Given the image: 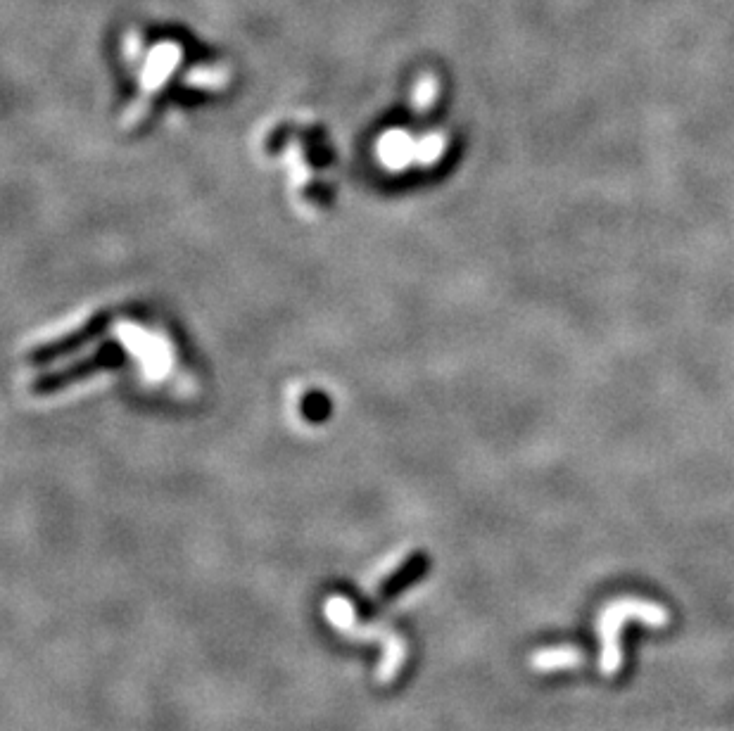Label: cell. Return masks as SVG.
<instances>
[{"mask_svg":"<svg viewBox=\"0 0 734 731\" xmlns=\"http://www.w3.org/2000/svg\"><path fill=\"white\" fill-rule=\"evenodd\" d=\"M628 620H639L649 627H663L670 622L668 610L658 603L642 599H616L609 603L599 615V637H601V675L613 677L620 670L623 656H620L618 634L620 625Z\"/></svg>","mask_w":734,"mask_h":731,"instance_id":"1","label":"cell"},{"mask_svg":"<svg viewBox=\"0 0 734 731\" xmlns=\"http://www.w3.org/2000/svg\"><path fill=\"white\" fill-rule=\"evenodd\" d=\"M428 570H430L428 553L426 551H414L407 558V561H404L400 568L392 572L388 580L381 584V589H378V601L390 603V601L400 599L404 591L414 587V584H419L423 577H426Z\"/></svg>","mask_w":734,"mask_h":731,"instance_id":"2","label":"cell"},{"mask_svg":"<svg viewBox=\"0 0 734 731\" xmlns=\"http://www.w3.org/2000/svg\"><path fill=\"white\" fill-rule=\"evenodd\" d=\"M580 663H582V653L568 646L554 648V651H542L540 656L535 658L537 670H568V667H575Z\"/></svg>","mask_w":734,"mask_h":731,"instance_id":"3","label":"cell"}]
</instances>
